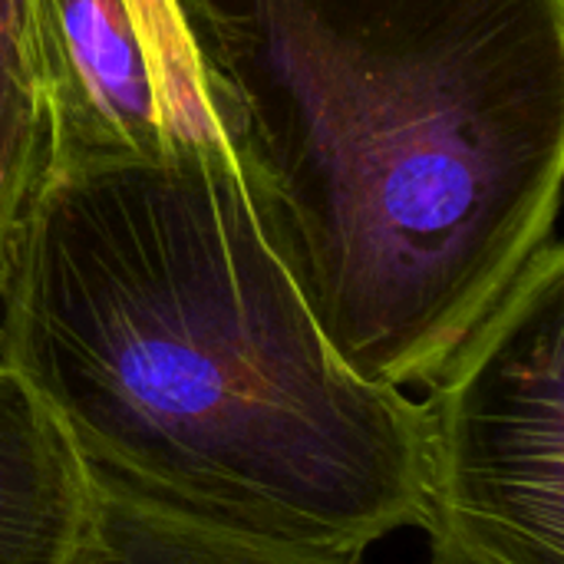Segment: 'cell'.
Instances as JSON below:
<instances>
[{
    "instance_id": "1",
    "label": "cell",
    "mask_w": 564,
    "mask_h": 564,
    "mask_svg": "<svg viewBox=\"0 0 564 564\" xmlns=\"http://www.w3.org/2000/svg\"><path fill=\"white\" fill-rule=\"evenodd\" d=\"M0 364L93 482L152 512L344 564L423 532L420 397L337 360L221 145L53 169Z\"/></svg>"
},
{
    "instance_id": "2",
    "label": "cell",
    "mask_w": 564,
    "mask_h": 564,
    "mask_svg": "<svg viewBox=\"0 0 564 564\" xmlns=\"http://www.w3.org/2000/svg\"><path fill=\"white\" fill-rule=\"evenodd\" d=\"M251 215L337 360L426 390L555 245L564 0H175Z\"/></svg>"
},
{
    "instance_id": "3",
    "label": "cell",
    "mask_w": 564,
    "mask_h": 564,
    "mask_svg": "<svg viewBox=\"0 0 564 564\" xmlns=\"http://www.w3.org/2000/svg\"><path fill=\"white\" fill-rule=\"evenodd\" d=\"M430 564H564V248L420 397Z\"/></svg>"
},
{
    "instance_id": "4",
    "label": "cell",
    "mask_w": 564,
    "mask_h": 564,
    "mask_svg": "<svg viewBox=\"0 0 564 564\" xmlns=\"http://www.w3.org/2000/svg\"><path fill=\"white\" fill-rule=\"evenodd\" d=\"M30 13L53 169L178 149L126 0H30Z\"/></svg>"
},
{
    "instance_id": "5",
    "label": "cell",
    "mask_w": 564,
    "mask_h": 564,
    "mask_svg": "<svg viewBox=\"0 0 564 564\" xmlns=\"http://www.w3.org/2000/svg\"><path fill=\"white\" fill-rule=\"evenodd\" d=\"M86 473L40 400L0 364V564H56Z\"/></svg>"
},
{
    "instance_id": "6",
    "label": "cell",
    "mask_w": 564,
    "mask_h": 564,
    "mask_svg": "<svg viewBox=\"0 0 564 564\" xmlns=\"http://www.w3.org/2000/svg\"><path fill=\"white\" fill-rule=\"evenodd\" d=\"M86 473V469H83ZM56 564H344L268 549L221 535L145 506H135L99 482L83 486L69 542Z\"/></svg>"
},
{
    "instance_id": "7",
    "label": "cell",
    "mask_w": 564,
    "mask_h": 564,
    "mask_svg": "<svg viewBox=\"0 0 564 564\" xmlns=\"http://www.w3.org/2000/svg\"><path fill=\"white\" fill-rule=\"evenodd\" d=\"M53 169L30 0H0V294L20 228Z\"/></svg>"
},
{
    "instance_id": "8",
    "label": "cell",
    "mask_w": 564,
    "mask_h": 564,
    "mask_svg": "<svg viewBox=\"0 0 564 564\" xmlns=\"http://www.w3.org/2000/svg\"><path fill=\"white\" fill-rule=\"evenodd\" d=\"M145 43L172 135L178 145H221L208 93L175 0H126Z\"/></svg>"
}]
</instances>
